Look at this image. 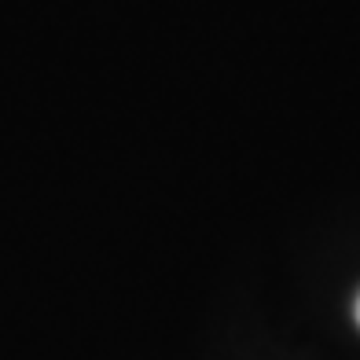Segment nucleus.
<instances>
[{"label": "nucleus", "mask_w": 360, "mask_h": 360, "mask_svg": "<svg viewBox=\"0 0 360 360\" xmlns=\"http://www.w3.org/2000/svg\"><path fill=\"white\" fill-rule=\"evenodd\" d=\"M356 323H360V298H356Z\"/></svg>", "instance_id": "f257e3e1"}]
</instances>
